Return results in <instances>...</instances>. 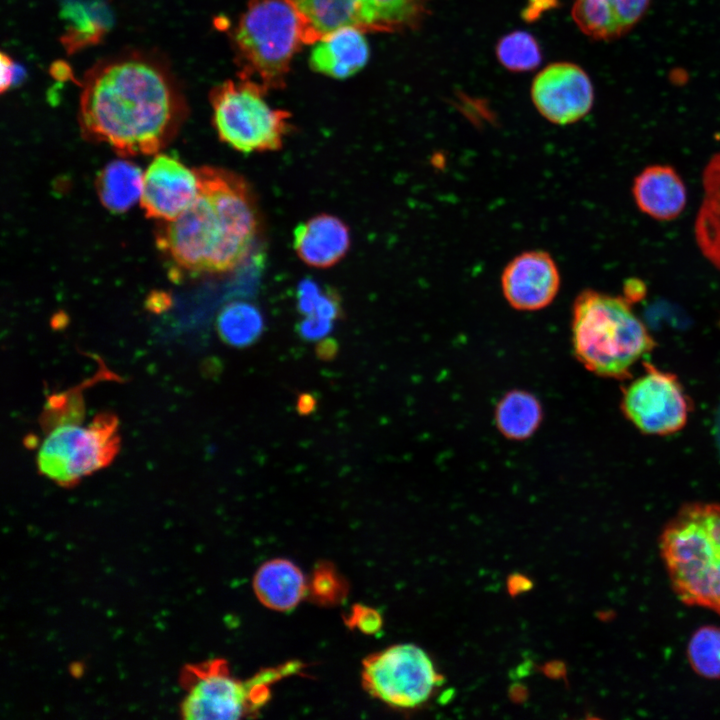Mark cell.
Here are the masks:
<instances>
[{
    "label": "cell",
    "instance_id": "1",
    "mask_svg": "<svg viewBox=\"0 0 720 720\" xmlns=\"http://www.w3.org/2000/svg\"><path fill=\"white\" fill-rule=\"evenodd\" d=\"M81 86L82 135L120 156L159 152L188 113L168 67L148 54L129 52L102 60L85 74Z\"/></svg>",
    "mask_w": 720,
    "mask_h": 720
},
{
    "label": "cell",
    "instance_id": "2",
    "mask_svg": "<svg viewBox=\"0 0 720 720\" xmlns=\"http://www.w3.org/2000/svg\"><path fill=\"white\" fill-rule=\"evenodd\" d=\"M195 170L197 197L155 232L157 248L178 278L235 269L248 257L258 232L255 204L240 176L209 166Z\"/></svg>",
    "mask_w": 720,
    "mask_h": 720
},
{
    "label": "cell",
    "instance_id": "3",
    "mask_svg": "<svg viewBox=\"0 0 720 720\" xmlns=\"http://www.w3.org/2000/svg\"><path fill=\"white\" fill-rule=\"evenodd\" d=\"M572 344L586 369L624 380L656 343L627 297L587 289L573 304Z\"/></svg>",
    "mask_w": 720,
    "mask_h": 720
},
{
    "label": "cell",
    "instance_id": "4",
    "mask_svg": "<svg viewBox=\"0 0 720 720\" xmlns=\"http://www.w3.org/2000/svg\"><path fill=\"white\" fill-rule=\"evenodd\" d=\"M660 553L681 601L720 615V504L683 506L663 529Z\"/></svg>",
    "mask_w": 720,
    "mask_h": 720
},
{
    "label": "cell",
    "instance_id": "5",
    "mask_svg": "<svg viewBox=\"0 0 720 720\" xmlns=\"http://www.w3.org/2000/svg\"><path fill=\"white\" fill-rule=\"evenodd\" d=\"M231 41L238 76L267 91L286 86L294 56L308 44L305 22L290 0H250Z\"/></svg>",
    "mask_w": 720,
    "mask_h": 720
},
{
    "label": "cell",
    "instance_id": "6",
    "mask_svg": "<svg viewBox=\"0 0 720 720\" xmlns=\"http://www.w3.org/2000/svg\"><path fill=\"white\" fill-rule=\"evenodd\" d=\"M302 666L290 661L265 668L244 680L233 676L222 658L187 664L179 677L184 691L181 717L186 720L249 717L267 703L273 684L298 673Z\"/></svg>",
    "mask_w": 720,
    "mask_h": 720
},
{
    "label": "cell",
    "instance_id": "7",
    "mask_svg": "<svg viewBox=\"0 0 720 720\" xmlns=\"http://www.w3.org/2000/svg\"><path fill=\"white\" fill-rule=\"evenodd\" d=\"M259 83L237 76L209 94L212 121L219 139L242 153L275 151L291 129L290 113L272 107Z\"/></svg>",
    "mask_w": 720,
    "mask_h": 720
},
{
    "label": "cell",
    "instance_id": "8",
    "mask_svg": "<svg viewBox=\"0 0 720 720\" xmlns=\"http://www.w3.org/2000/svg\"><path fill=\"white\" fill-rule=\"evenodd\" d=\"M118 419L101 413L86 426L61 424L42 442L39 472L58 485L70 487L110 464L119 450Z\"/></svg>",
    "mask_w": 720,
    "mask_h": 720
},
{
    "label": "cell",
    "instance_id": "9",
    "mask_svg": "<svg viewBox=\"0 0 720 720\" xmlns=\"http://www.w3.org/2000/svg\"><path fill=\"white\" fill-rule=\"evenodd\" d=\"M306 26L307 43L345 27L365 33L417 30L430 14L431 0H290Z\"/></svg>",
    "mask_w": 720,
    "mask_h": 720
},
{
    "label": "cell",
    "instance_id": "10",
    "mask_svg": "<svg viewBox=\"0 0 720 720\" xmlns=\"http://www.w3.org/2000/svg\"><path fill=\"white\" fill-rule=\"evenodd\" d=\"M361 676L369 694L402 709L423 705L444 682L427 652L410 643L396 644L368 656Z\"/></svg>",
    "mask_w": 720,
    "mask_h": 720
},
{
    "label": "cell",
    "instance_id": "11",
    "mask_svg": "<svg viewBox=\"0 0 720 720\" xmlns=\"http://www.w3.org/2000/svg\"><path fill=\"white\" fill-rule=\"evenodd\" d=\"M645 372L623 391L621 408L641 432L668 435L681 430L691 410L690 400L678 378L644 363Z\"/></svg>",
    "mask_w": 720,
    "mask_h": 720
},
{
    "label": "cell",
    "instance_id": "12",
    "mask_svg": "<svg viewBox=\"0 0 720 720\" xmlns=\"http://www.w3.org/2000/svg\"><path fill=\"white\" fill-rule=\"evenodd\" d=\"M531 99L546 120L569 125L589 113L594 102V88L582 67L572 62H555L535 76Z\"/></svg>",
    "mask_w": 720,
    "mask_h": 720
},
{
    "label": "cell",
    "instance_id": "13",
    "mask_svg": "<svg viewBox=\"0 0 720 720\" xmlns=\"http://www.w3.org/2000/svg\"><path fill=\"white\" fill-rule=\"evenodd\" d=\"M198 192L195 169H189L174 157L158 154L143 174L139 201L147 217L171 221L192 204Z\"/></svg>",
    "mask_w": 720,
    "mask_h": 720
},
{
    "label": "cell",
    "instance_id": "14",
    "mask_svg": "<svg viewBox=\"0 0 720 720\" xmlns=\"http://www.w3.org/2000/svg\"><path fill=\"white\" fill-rule=\"evenodd\" d=\"M560 273L549 253L526 251L504 268L501 287L507 302L516 310L536 311L548 306L560 288Z\"/></svg>",
    "mask_w": 720,
    "mask_h": 720
},
{
    "label": "cell",
    "instance_id": "15",
    "mask_svg": "<svg viewBox=\"0 0 720 720\" xmlns=\"http://www.w3.org/2000/svg\"><path fill=\"white\" fill-rule=\"evenodd\" d=\"M650 0H573L572 18L582 33L598 41L617 39L643 17Z\"/></svg>",
    "mask_w": 720,
    "mask_h": 720
},
{
    "label": "cell",
    "instance_id": "16",
    "mask_svg": "<svg viewBox=\"0 0 720 720\" xmlns=\"http://www.w3.org/2000/svg\"><path fill=\"white\" fill-rule=\"evenodd\" d=\"M632 193L640 211L659 221L676 219L687 202L681 176L673 167L663 164L643 169L633 181Z\"/></svg>",
    "mask_w": 720,
    "mask_h": 720
},
{
    "label": "cell",
    "instance_id": "17",
    "mask_svg": "<svg viewBox=\"0 0 720 720\" xmlns=\"http://www.w3.org/2000/svg\"><path fill=\"white\" fill-rule=\"evenodd\" d=\"M365 32L345 27L334 30L312 44L309 65L314 72L333 79H346L368 62L370 48Z\"/></svg>",
    "mask_w": 720,
    "mask_h": 720
},
{
    "label": "cell",
    "instance_id": "18",
    "mask_svg": "<svg viewBox=\"0 0 720 720\" xmlns=\"http://www.w3.org/2000/svg\"><path fill=\"white\" fill-rule=\"evenodd\" d=\"M293 246L307 265L328 268L346 255L350 246L349 229L335 216L317 215L296 227Z\"/></svg>",
    "mask_w": 720,
    "mask_h": 720
},
{
    "label": "cell",
    "instance_id": "19",
    "mask_svg": "<svg viewBox=\"0 0 720 720\" xmlns=\"http://www.w3.org/2000/svg\"><path fill=\"white\" fill-rule=\"evenodd\" d=\"M253 587L259 601L277 611L293 609L307 592L302 571L286 559L265 562L255 574Z\"/></svg>",
    "mask_w": 720,
    "mask_h": 720
},
{
    "label": "cell",
    "instance_id": "20",
    "mask_svg": "<svg viewBox=\"0 0 720 720\" xmlns=\"http://www.w3.org/2000/svg\"><path fill=\"white\" fill-rule=\"evenodd\" d=\"M704 197L695 221V237L704 257L720 270V152L703 171Z\"/></svg>",
    "mask_w": 720,
    "mask_h": 720
},
{
    "label": "cell",
    "instance_id": "21",
    "mask_svg": "<svg viewBox=\"0 0 720 720\" xmlns=\"http://www.w3.org/2000/svg\"><path fill=\"white\" fill-rule=\"evenodd\" d=\"M141 169L127 160H115L98 174L96 190L103 206L121 213L140 200L143 185Z\"/></svg>",
    "mask_w": 720,
    "mask_h": 720
},
{
    "label": "cell",
    "instance_id": "22",
    "mask_svg": "<svg viewBox=\"0 0 720 720\" xmlns=\"http://www.w3.org/2000/svg\"><path fill=\"white\" fill-rule=\"evenodd\" d=\"M542 417L539 400L533 394L522 390L505 394L495 411L498 430L511 440L529 438L538 429Z\"/></svg>",
    "mask_w": 720,
    "mask_h": 720
},
{
    "label": "cell",
    "instance_id": "23",
    "mask_svg": "<svg viewBox=\"0 0 720 720\" xmlns=\"http://www.w3.org/2000/svg\"><path fill=\"white\" fill-rule=\"evenodd\" d=\"M216 329L221 340L236 348L254 344L263 334L264 319L251 303L232 301L219 311Z\"/></svg>",
    "mask_w": 720,
    "mask_h": 720
},
{
    "label": "cell",
    "instance_id": "24",
    "mask_svg": "<svg viewBox=\"0 0 720 720\" xmlns=\"http://www.w3.org/2000/svg\"><path fill=\"white\" fill-rule=\"evenodd\" d=\"M498 61L509 71L528 72L542 62L541 47L536 38L523 30L509 32L496 44Z\"/></svg>",
    "mask_w": 720,
    "mask_h": 720
},
{
    "label": "cell",
    "instance_id": "25",
    "mask_svg": "<svg viewBox=\"0 0 720 720\" xmlns=\"http://www.w3.org/2000/svg\"><path fill=\"white\" fill-rule=\"evenodd\" d=\"M690 666L707 679H720V627L705 625L690 637L687 646Z\"/></svg>",
    "mask_w": 720,
    "mask_h": 720
},
{
    "label": "cell",
    "instance_id": "26",
    "mask_svg": "<svg viewBox=\"0 0 720 720\" xmlns=\"http://www.w3.org/2000/svg\"><path fill=\"white\" fill-rule=\"evenodd\" d=\"M333 322L315 314L304 316L297 324L298 335L306 341H316L325 338L333 329Z\"/></svg>",
    "mask_w": 720,
    "mask_h": 720
},
{
    "label": "cell",
    "instance_id": "27",
    "mask_svg": "<svg viewBox=\"0 0 720 720\" xmlns=\"http://www.w3.org/2000/svg\"><path fill=\"white\" fill-rule=\"evenodd\" d=\"M323 291L319 285L312 280H303L297 288V309L304 315L312 314L322 295Z\"/></svg>",
    "mask_w": 720,
    "mask_h": 720
},
{
    "label": "cell",
    "instance_id": "28",
    "mask_svg": "<svg viewBox=\"0 0 720 720\" xmlns=\"http://www.w3.org/2000/svg\"><path fill=\"white\" fill-rule=\"evenodd\" d=\"M338 579L334 573L328 568H321L314 577L312 588L314 593L320 598L329 599L335 597L338 587Z\"/></svg>",
    "mask_w": 720,
    "mask_h": 720
},
{
    "label": "cell",
    "instance_id": "29",
    "mask_svg": "<svg viewBox=\"0 0 720 720\" xmlns=\"http://www.w3.org/2000/svg\"><path fill=\"white\" fill-rule=\"evenodd\" d=\"M351 616L352 624L364 632L377 631L381 626V617L373 609L360 606L354 609Z\"/></svg>",
    "mask_w": 720,
    "mask_h": 720
},
{
    "label": "cell",
    "instance_id": "30",
    "mask_svg": "<svg viewBox=\"0 0 720 720\" xmlns=\"http://www.w3.org/2000/svg\"><path fill=\"white\" fill-rule=\"evenodd\" d=\"M17 66L11 57L4 52L1 53V83L0 90L4 92L10 88L16 79Z\"/></svg>",
    "mask_w": 720,
    "mask_h": 720
},
{
    "label": "cell",
    "instance_id": "31",
    "mask_svg": "<svg viewBox=\"0 0 720 720\" xmlns=\"http://www.w3.org/2000/svg\"><path fill=\"white\" fill-rule=\"evenodd\" d=\"M315 353L322 361L333 360L338 353V344L334 339L325 337L317 343Z\"/></svg>",
    "mask_w": 720,
    "mask_h": 720
},
{
    "label": "cell",
    "instance_id": "32",
    "mask_svg": "<svg viewBox=\"0 0 720 720\" xmlns=\"http://www.w3.org/2000/svg\"><path fill=\"white\" fill-rule=\"evenodd\" d=\"M317 405L318 401L313 393L303 392L297 396L296 411L299 415H310L316 410Z\"/></svg>",
    "mask_w": 720,
    "mask_h": 720
},
{
    "label": "cell",
    "instance_id": "33",
    "mask_svg": "<svg viewBox=\"0 0 720 720\" xmlns=\"http://www.w3.org/2000/svg\"><path fill=\"white\" fill-rule=\"evenodd\" d=\"M556 1L557 0H529L524 12V17H526L527 20L535 19L542 12L553 7Z\"/></svg>",
    "mask_w": 720,
    "mask_h": 720
}]
</instances>
